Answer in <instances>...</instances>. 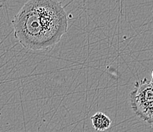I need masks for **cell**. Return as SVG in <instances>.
Wrapping results in <instances>:
<instances>
[{"label":"cell","instance_id":"obj_1","mask_svg":"<svg viewBox=\"0 0 153 132\" xmlns=\"http://www.w3.org/2000/svg\"><path fill=\"white\" fill-rule=\"evenodd\" d=\"M15 37L24 48L47 49L59 43L68 29L66 12L54 0H30L12 21Z\"/></svg>","mask_w":153,"mask_h":132},{"label":"cell","instance_id":"obj_2","mask_svg":"<svg viewBox=\"0 0 153 132\" xmlns=\"http://www.w3.org/2000/svg\"><path fill=\"white\" fill-rule=\"evenodd\" d=\"M130 99L134 113L153 125V84L151 80L144 78L136 82Z\"/></svg>","mask_w":153,"mask_h":132},{"label":"cell","instance_id":"obj_3","mask_svg":"<svg viewBox=\"0 0 153 132\" xmlns=\"http://www.w3.org/2000/svg\"><path fill=\"white\" fill-rule=\"evenodd\" d=\"M92 126L98 131H104L111 125V120L108 115L102 112H97L91 118Z\"/></svg>","mask_w":153,"mask_h":132},{"label":"cell","instance_id":"obj_4","mask_svg":"<svg viewBox=\"0 0 153 132\" xmlns=\"http://www.w3.org/2000/svg\"><path fill=\"white\" fill-rule=\"evenodd\" d=\"M151 77H152V80H153V69H152V73H151Z\"/></svg>","mask_w":153,"mask_h":132},{"label":"cell","instance_id":"obj_5","mask_svg":"<svg viewBox=\"0 0 153 132\" xmlns=\"http://www.w3.org/2000/svg\"><path fill=\"white\" fill-rule=\"evenodd\" d=\"M151 81H152V84H153V80H151Z\"/></svg>","mask_w":153,"mask_h":132}]
</instances>
